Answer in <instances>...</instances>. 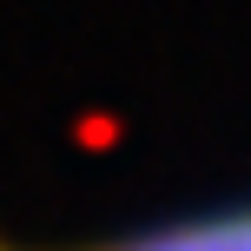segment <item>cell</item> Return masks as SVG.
<instances>
[{
	"instance_id": "6da1fadb",
	"label": "cell",
	"mask_w": 251,
	"mask_h": 251,
	"mask_svg": "<svg viewBox=\"0 0 251 251\" xmlns=\"http://www.w3.org/2000/svg\"><path fill=\"white\" fill-rule=\"evenodd\" d=\"M119 251H251V212L199 218V225H172V231L132 238V245H119Z\"/></svg>"
},
{
	"instance_id": "7a4b0ae2",
	"label": "cell",
	"mask_w": 251,
	"mask_h": 251,
	"mask_svg": "<svg viewBox=\"0 0 251 251\" xmlns=\"http://www.w3.org/2000/svg\"><path fill=\"white\" fill-rule=\"evenodd\" d=\"M0 251H13V245H7V238H0Z\"/></svg>"
}]
</instances>
